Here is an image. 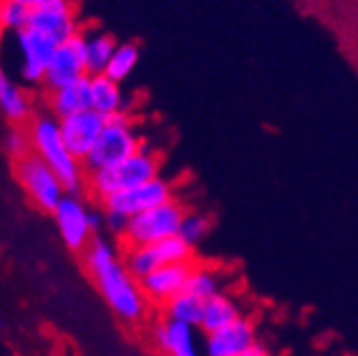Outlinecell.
Returning a JSON list of instances; mask_svg holds the SVG:
<instances>
[{
    "label": "cell",
    "instance_id": "1",
    "mask_svg": "<svg viewBox=\"0 0 358 356\" xmlns=\"http://www.w3.org/2000/svg\"><path fill=\"white\" fill-rule=\"evenodd\" d=\"M81 262L101 297L105 299V304L112 308L118 319L136 324L145 317L149 299L140 287V280H136L127 271L124 262L116 256L112 243L94 236L81 254Z\"/></svg>",
    "mask_w": 358,
    "mask_h": 356
},
{
    "label": "cell",
    "instance_id": "2",
    "mask_svg": "<svg viewBox=\"0 0 358 356\" xmlns=\"http://www.w3.org/2000/svg\"><path fill=\"white\" fill-rule=\"evenodd\" d=\"M27 129L31 136L33 153L40 155L55 171L68 194H79V190L85 186L87 173L81 159H77L66 147L59 118H55L52 114H35L27 124Z\"/></svg>",
    "mask_w": 358,
    "mask_h": 356
},
{
    "label": "cell",
    "instance_id": "3",
    "mask_svg": "<svg viewBox=\"0 0 358 356\" xmlns=\"http://www.w3.org/2000/svg\"><path fill=\"white\" fill-rule=\"evenodd\" d=\"M155 177H159V159L151 151L142 149L134 157L124 159V162L112 169L90 173L85 177V188L101 204L103 199L112 197L116 192L131 190L136 186L155 180Z\"/></svg>",
    "mask_w": 358,
    "mask_h": 356
},
{
    "label": "cell",
    "instance_id": "4",
    "mask_svg": "<svg viewBox=\"0 0 358 356\" xmlns=\"http://www.w3.org/2000/svg\"><path fill=\"white\" fill-rule=\"evenodd\" d=\"M138 151H142V140L134 127V122L129 120L127 114H118L107 120L94 149L83 159V169L87 175L112 169L124 162V159L134 157Z\"/></svg>",
    "mask_w": 358,
    "mask_h": 356
},
{
    "label": "cell",
    "instance_id": "5",
    "mask_svg": "<svg viewBox=\"0 0 358 356\" xmlns=\"http://www.w3.org/2000/svg\"><path fill=\"white\" fill-rule=\"evenodd\" d=\"M11 173L17 186L27 194V199L42 212H50L52 215L59 201L68 194L55 171L35 153H29L11 162Z\"/></svg>",
    "mask_w": 358,
    "mask_h": 356
},
{
    "label": "cell",
    "instance_id": "6",
    "mask_svg": "<svg viewBox=\"0 0 358 356\" xmlns=\"http://www.w3.org/2000/svg\"><path fill=\"white\" fill-rule=\"evenodd\" d=\"M186 212L188 208L182 201L171 199L164 206H157L149 212H142L138 217H131L120 236L122 247L155 245L159 241L177 236L179 225H182Z\"/></svg>",
    "mask_w": 358,
    "mask_h": 356
},
{
    "label": "cell",
    "instance_id": "7",
    "mask_svg": "<svg viewBox=\"0 0 358 356\" xmlns=\"http://www.w3.org/2000/svg\"><path fill=\"white\" fill-rule=\"evenodd\" d=\"M171 199H175L173 184L169 180H164V177H155V180L142 184V186L116 192L112 197L103 199L101 208H103V212H116V215H120L124 219H131V217H138L142 212H149L157 206H164Z\"/></svg>",
    "mask_w": 358,
    "mask_h": 356
},
{
    "label": "cell",
    "instance_id": "8",
    "mask_svg": "<svg viewBox=\"0 0 358 356\" xmlns=\"http://www.w3.org/2000/svg\"><path fill=\"white\" fill-rule=\"evenodd\" d=\"M52 219L59 229L64 245L75 254H83L85 247L92 243L94 232L90 225V208L79 194H66L52 212Z\"/></svg>",
    "mask_w": 358,
    "mask_h": 356
},
{
    "label": "cell",
    "instance_id": "9",
    "mask_svg": "<svg viewBox=\"0 0 358 356\" xmlns=\"http://www.w3.org/2000/svg\"><path fill=\"white\" fill-rule=\"evenodd\" d=\"M90 77L87 73V59H85V38L79 33L66 44H59L55 57H52L46 77H44V87L46 92L59 90L70 83H77L81 79Z\"/></svg>",
    "mask_w": 358,
    "mask_h": 356
},
{
    "label": "cell",
    "instance_id": "10",
    "mask_svg": "<svg viewBox=\"0 0 358 356\" xmlns=\"http://www.w3.org/2000/svg\"><path fill=\"white\" fill-rule=\"evenodd\" d=\"M15 38L22 55V79L29 83H44L46 70L55 57L59 44L35 29H24Z\"/></svg>",
    "mask_w": 358,
    "mask_h": 356
},
{
    "label": "cell",
    "instance_id": "11",
    "mask_svg": "<svg viewBox=\"0 0 358 356\" xmlns=\"http://www.w3.org/2000/svg\"><path fill=\"white\" fill-rule=\"evenodd\" d=\"M105 124H107V118L96 114L94 110H85V112H79V114H73L59 120L66 147L77 159H81V162L90 155V151L94 149V145L105 129Z\"/></svg>",
    "mask_w": 358,
    "mask_h": 356
},
{
    "label": "cell",
    "instance_id": "12",
    "mask_svg": "<svg viewBox=\"0 0 358 356\" xmlns=\"http://www.w3.org/2000/svg\"><path fill=\"white\" fill-rule=\"evenodd\" d=\"M29 29L44 33L46 38L55 40L57 44H66L79 35L75 9L70 0H52L50 5L33 9Z\"/></svg>",
    "mask_w": 358,
    "mask_h": 356
},
{
    "label": "cell",
    "instance_id": "13",
    "mask_svg": "<svg viewBox=\"0 0 358 356\" xmlns=\"http://www.w3.org/2000/svg\"><path fill=\"white\" fill-rule=\"evenodd\" d=\"M194 262H177V264H164L140 280V287L145 291L147 299L153 304H166L173 297L186 291V284L192 271Z\"/></svg>",
    "mask_w": 358,
    "mask_h": 356
},
{
    "label": "cell",
    "instance_id": "14",
    "mask_svg": "<svg viewBox=\"0 0 358 356\" xmlns=\"http://www.w3.org/2000/svg\"><path fill=\"white\" fill-rule=\"evenodd\" d=\"M256 341V326L249 317H241L227 328L206 334V356H238Z\"/></svg>",
    "mask_w": 358,
    "mask_h": 356
},
{
    "label": "cell",
    "instance_id": "15",
    "mask_svg": "<svg viewBox=\"0 0 358 356\" xmlns=\"http://www.w3.org/2000/svg\"><path fill=\"white\" fill-rule=\"evenodd\" d=\"M192 326L179 324V322H164L155 324L153 328V339L157 348L166 356H199V348H196Z\"/></svg>",
    "mask_w": 358,
    "mask_h": 356
},
{
    "label": "cell",
    "instance_id": "16",
    "mask_svg": "<svg viewBox=\"0 0 358 356\" xmlns=\"http://www.w3.org/2000/svg\"><path fill=\"white\" fill-rule=\"evenodd\" d=\"M48 110L55 118H68L73 114L92 110V101H90V77L70 83L66 87H59V90L48 92Z\"/></svg>",
    "mask_w": 358,
    "mask_h": 356
},
{
    "label": "cell",
    "instance_id": "17",
    "mask_svg": "<svg viewBox=\"0 0 358 356\" xmlns=\"http://www.w3.org/2000/svg\"><path fill=\"white\" fill-rule=\"evenodd\" d=\"M0 110H3L9 127H27L35 116L29 94L5 73L0 75Z\"/></svg>",
    "mask_w": 358,
    "mask_h": 356
},
{
    "label": "cell",
    "instance_id": "18",
    "mask_svg": "<svg viewBox=\"0 0 358 356\" xmlns=\"http://www.w3.org/2000/svg\"><path fill=\"white\" fill-rule=\"evenodd\" d=\"M90 101H92V110L107 120L118 116V114H127L124 112V99L120 83L112 81L105 75L90 77Z\"/></svg>",
    "mask_w": 358,
    "mask_h": 356
},
{
    "label": "cell",
    "instance_id": "19",
    "mask_svg": "<svg viewBox=\"0 0 358 356\" xmlns=\"http://www.w3.org/2000/svg\"><path fill=\"white\" fill-rule=\"evenodd\" d=\"M243 315L238 301L227 295V293H219L210 297L208 301H203V319H201V332L203 334H212L221 328H227L234 322H238Z\"/></svg>",
    "mask_w": 358,
    "mask_h": 356
},
{
    "label": "cell",
    "instance_id": "20",
    "mask_svg": "<svg viewBox=\"0 0 358 356\" xmlns=\"http://www.w3.org/2000/svg\"><path fill=\"white\" fill-rule=\"evenodd\" d=\"M122 262L127 266V271L136 278L142 280L149 273H153L159 266H164L162 254H159V247L155 245H140V247H122Z\"/></svg>",
    "mask_w": 358,
    "mask_h": 356
},
{
    "label": "cell",
    "instance_id": "21",
    "mask_svg": "<svg viewBox=\"0 0 358 356\" xmlns=\"http://www.w3.org/2000/svg\"><path fill=\"white\" fill-rule=\"evenodd\" d=\"M223 289H225V282L221 273L217 271V266H206L194 260L188 284H186V293L199 297L201 301H208L214 295L225 293Z\"/></svg>",
    "mask_w": 358,
    "mask_h": 356
},
{
    "label": "cell",
    "instance_id": "22",
    "mask_svg": "<svg viewBox=\"0 0 358 356\" xmlns=\"http://www.w3.org/2000/svg\"><path fill=\"white\" fill-rule=\"evenodd\" d=\"M116 40L107 33H94L85 38V59H87V73L90 77L105 75L107 66H110L114 50H116Z\"/></svg>",
    "mask_w": 358,
    "mask_h": 356
},
{
    "label": "cell",
    "instance_id": "23",
    "mask_svg": "<svg viewBox=\"0 0 358 356\" xmlns=\"http://www.w3.org/2000/svg\"><path fill=\"white\" fill-rule=\"evenodd\" d=\"M164 319L169 322H179L192 328H201L203 319V301L190 293H179L171 301L164 304Z\"/></svg>",
    "mask_w": 358,
    "mask_h": 356
},
{
    "label": "cell",
    "instance_id": "24",
    "mask_svg": "<svg viewBox=\"0 0 358 356\" xmlns=\"http://www.w3.org/2000/svg\"><path fill=\"white\" fill-rule=\"evenodd\" d=\"M138 57H140V50L136 44H131V42L118 44L110 66H107V70H105V77H110L112 81L120 83L122 79H127L134 73Z\"/></svg>",
    "mask_w": 358,
    "mask_h": 356
},
{
    "label": "cell",
    "instance_id": "25",
    "mask_svg": "<svg viewBox=\"0 0 358 356\" xmlns=\"http://www.w3.org/2000/svg\"><path fill=\"white\" fill-rule=\"evenodd\" d=\"M31 13L33 9L17 3V0H0V27L5 31H13L17 35L20 31L29 29Z\"/></svg>",
    "mask_w": 358,
    "mask_h": 356
},
{
    "label": "cell",
    "instance_id": "26",
    "mask_svg": "<svg viewBox=\"0 0 358 356\" xmlns=\"http://www.w3.org/2000/svg\"><path fill=\"white\" fill-rule=\"evenodd\" d=\"M210 229H212V221L206 215H201V212H194V210H188L182 225H179L177 236L182 241H186L194 249L210 234Z\"/></svg>",
    "mask_w": 358,
    "mask_h": 356
},
{
    "label": "cell",
    "instance_id": "27",
    "mask_svg": "<svg viewBox=\"0 0 358 356\" xmlns=\"http://www.w3.org/2000/svg\"><path fill=\"white\" fill-rule=\"evenodd\" d=\"M5 151L11 157V162L33 153L29 129L27 127H9L5 134Z\"/></svg>",
    "mask_w": 358,
    "mask_h": 356
},
{
    "label": "cell",
    "instance_id": "28",
    "mask_svg": "<svg viewBox=\"0 0 358 356\" xmlns=\"http://www.w3.org/2000/svg\"><path fill=\"white\" fill-rule=\"evenodd\" d=\"M238 356H268V352H266V348H264L262 343H254L247 352H243V354H238Z\"/></svg>",
    "mask_w": 358,
    "mask_h": 356
},
{
    "label": "cell",
    "instance_id": "29",
    "mask_svg": "<svg viewBox=\"0 0 358 356\" xmlns=\"http://www.w3.org/2000/svg\"><path fill=\"white\" fill-rule=\"evenodd\" d=\"M17 3L27 5L29 9H40V7H44V5H50L52 0H17Z\"/></svg>",
    "mask_w": 358,
    "mask_h": 356
}]
</instances>
